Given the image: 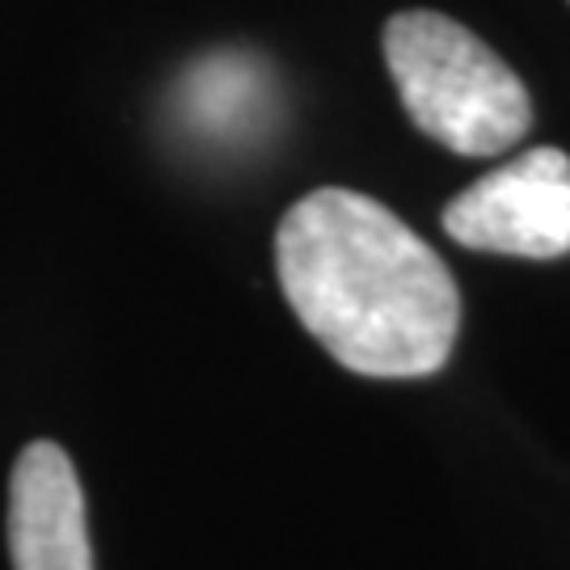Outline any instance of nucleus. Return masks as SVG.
<instances>
[{"label": "nucleus", "instance_id": "obj_3", "mask_svg": "<svg viewBox=\"0 0 570 570\" xmlns=\"http://www.w3.org/2000/svg\"><path fill=\"white\" fill-rule=\"evenodd\" d=\"M449 237L465 249L550 263L570 254V157L562 148H524L508 165L465 186L444 207Z\"/></svg>", "mask_w": 570, "mask_h": 570}, {"label": "nucleus", "instance_id": "obj_2", "mask_svg": "<svg viewBox=\"0 0 570 570\" xmlns=\"http://www.w3.org/2000/svg\"><path fill=\"white\" fill-rule=\"evenodd\" d=\"M385 63L410 122L461 157H494L524 140V81L461 21L406 9L385 26Z\"/></svg>", "mask_w": 570, "mask_h": 570}, {"label": "nucleus", "instance_id": "obj_1", "mask_svg": "<svg viewBox=\"0 0 570 570\" xmlns=\"http://www.w3.org/2000/svg\"><path fill=\"white\" fill-rule=\"evenodd\" d=\"M287 305L330 355L372 381H419L449 364L461 292L406 220L360 190L326 186L287 207L275 233Z\"/></svg>", "mask_w": 570, "mask_h": 570}, {"label": "nucleus", "instance_id": "obj_4", "mask_svg": "<svg viewBox=\"0 0 570 570\" xmlns=\"http://www.w3.org/2000/svg\"><path fill=\"white\" fill-rule=\"evenodd\" d=\"M9 558L13 570H94L81 478L51 440L26 444L9 478Z\"/></svg>", "mask_w": 570, "mask_h": 570}]
</instances>
